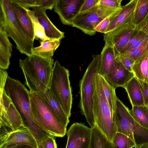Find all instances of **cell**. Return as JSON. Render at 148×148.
<instances>
[{
  "mask_svg": "<svg viewBox=\"0 0 148 148\" xmlns=\"http://www.w3.org/2000/svg\"><path fill=\"white\" fill-rule=\"evenodd\" d=\"M12 145H25L33 148H39L35 138L24 127L11 132L0 139V148Z\"/></svg>",
  "mask_w": 148,
  "mask_h": 148,
  "instance_id": "obj_15",
  "label": "cell"
},
{
  "mask_svg": "<svg viewBox=\"0 0 148 148\" xmlns=\"http://www.w3.org/2000/svg\"><path fill=\"white\" fill-rule=\"evenodd\" d=\"M135 148H148V143L143 144L139 146L136 147Z\"/></svg>",
  "mask_w": 148,
  "mask_h": 148,
  "instance_id": "obj_43",
  "label": "cell"
},
{
  "mask_svg": "<svg viewBox=\"0 0 148 148\" xmlns=\"http://www.w3.org/2000/svg\"><path fill=\"white\" fill-rule=\"evenodd\" d=\"M4 27H0V68L8 69L10 64L12 52V44Z\"/></svg>",
  "mask_w": 148,
  "mask_h": 148,
  "instance_id": "obj_19",
  "label": "cell"
},
{
  "mask_svg": "<svg viewBox=\"0 0 148 148\" xmlns=\"http://www.w3.org/2000/svg\"><path fill=\"white\" fill-rule=\"evenodd\" d=\"M4 89L20 114L25 127L35 138L40 148L42 141L49 135L41 129L34 118L31 110L29 90L19 80L9 76Z\"/></svg>",
  "mask_w": 148,
  "mask_h": 148,
  "instance_id": "obj_1",
  "label": "cell"
},
{
  "mask_svg": "<svg viewBox=\"0 0 148 148\" xmlns=\"http://www.w3.org/2000/svg\"><path fill=\"white\" fill-rule=\"evenodd\" d=\"M115 59L121 62L129 71H132V69L135 61L129 55L125 53H120L115 55Z\"/></svg>",
  "mask_w": 148,
  "mask_h": 148,
  "instance_id": "obj_33",
  "label": "cell"
},
{
  "mask_svg": "<svg viewBox=\"0 0 148 148\" xmlns=\"http://www.w3.org/2000/svg\"><path fill=\"white\" fill-rule=\"evenodd\" d=\"M54 64L52 58H45L33 54L19 60L25 83L30 92L42 94L49 89Z\"/></svg>",
  "mask_w": 148,
  "mask_h": 148,
  "instance_id": "obj_2",
  "label": "cell"
},
{
  "mask_svg": "<svg viewBox=\"0 0 148 148\" xmlns=\"http://www.w3.org/2000/svg\"><path fill=\"white\" fill-rule=\"evenodd\" d=\"M123 88L127 93L132 106H145L140 84L136 77L134 76Z\"/></svg>",
  "mask_w": 148,
  "mask_h": 148,
  "instance_id": "obj_22",
  "label": "cell"
},
{
  "mask_svg": "<svg viewBox=\"0 0 148 148\" xmlns=\"http://www.w3.org/2000/svg\"><path fill=\"white\" fill-rule=\"evenodd\" d=\"M133 119L143 127L148 129V109L145 106H134L130 110Z\"/></svg>",
  "mask_w": 148,
  "mask_h": 148,
  "instance_id": "obj_27",
  "label": "cell"
},
{
  "mask_svg": "<svg viewBox=\"0 0 148 148\" xmlns=\"http://www.w3.org/2000/svg\"><path fill=\"white\" fill-rule=\"evenodd\" d=\"M110 17H106L95 28V31L96 32L106 34L110 23Z\"/></svg>",
  "mask_w": 148,
  "mask_h": 148,
  "instance_id": "obj_35",
  "label": "cell"
},
{
  "mask_svg": "<svg viewBox=\"0 0 148 148\" xmlns=\"http://www.w3.org/2000/svg\"><path fill=\"white\" fill-rule=\"evenodd\" d=\"M100 55L98 73L104 77L108 73L115 62V53L112 46L105 43Z\"/></svg>",
  "mask_w": 148,
  "mask_h": 148,
  "instance_id": "obj_20",
  "label": "cell"
},
{
  "mask_svg": "<svg viewBox=\"0 0 148 148\" xmlns=\"http://www.w3.org/2000/svg\"><path fill=\"white\" fill-rule=\"evenodd\" d=\"M137 2V0H130L122 6L119 13L110 17V23L106 33L114 29H130L136 26L134 18Z\"/></svg>",
  "mask_w": 148,
  "mask_h": 148,
  "instance_id": "obj_12",
  "label": "cell"
},
{
  "mask_svg": "<svg viewBox=\"0 0 148 148\" xmlns=\"http://www.w3.org/2000/svg\"><path fill=\"white\" fill-rule=\"evenodd\" d=\"M61 43L60 40H50L40 42V45L33 47V54L45 58H52Z\"/></svg>",
  "mask_w": 148,
  "mask_h": 148,
  "instance_id": "obj_23",
  "label": "cell"
},
{
  "mask_svg": "<svg viewBox=\"0 0 148 148\" xmlns=\"http://www.w3.org/2000/svg\"><path fill=\"white\" fill-rule=\"evenodd\" d=\"M115 148H132L136 144L129 137L122 134L117 132L112 141Z\"/></svg>",
  "mask_w": 148,
  "mask_h": 148,
  "instance_id": "obj_31",
  "label": "cell"
},
{
  "mask_svg": "<svg viewBox=\"0 0 148 148\" xmlns=\"http://www.w3.org/2000/svg\"><path fill=\"white\" fill-rule=\"evenodd\" d=\"M55 137L48 136L42 142L40 148H57Z\"/></svg>",
  "mask_w": 148,
  "mask_h": 148,
  "instance_id": "obj_36",
  "label": "cell"
},
{
  "mask_svg": "<svg viewBox=\"0 0 148 148\" xmlns=\"http://www.w3.org/2000/svg\"><path fill=\"white\" fill-rule=\"evenodd\" d=\"M39 21L43 27L46 35L50 40H61L65 37L64 33L59 30L47 16L46 10L40 7L33 8Z\"/></svg>",
  "mask_w": 148,
  "mask_h": 148,
  "instance_id": "obj_18",
  "label": "cell"
},
{
  "mask_svg": "<svg viewBox=\"0 0 148 148\" xmlns=\"http://www.w3.org/2000/svg\"><path fill=\"white\" fill-rule=\"evenodd\" d=\"M31 110L34 118L41 129L55 137L66 135L67 127L56 117L42 95L37 92H29Z\"/></svg>",
  "mask_w": 148,
  "mask_h": 148,
  "instance_id": "obj_6",
  "label": "cell"
},
{
  "mask_svg": "<svg viewBox=\"0 0 148 148\" xmlns=\"http://www.w3.org/2000/svg\"><path fill=\"white\" fill-rule=\"evenodd\" d=\"M40 94L56 118L67 127L69 122V118L66 115L59 103L53 97L49 89L44 93Z\"/></svg>",
  "mask_w": 148,
  "mask_h": 148,
  "instance_id": "obj_21",
  "label": "cell"
},
{
  "mask_svg": "<svg viewBox=\"0 0 148 148\" xmlns=\"http://www.w3.org/2000/svg\"><path fill=\"white\" fill-rule=\"evenodd\" d=\"M122 0H100L99 3L111 8L118 9L122 7Z\"/></svg>",
  "mask_w": 148,
  "mask_h": 148,
  "instance_id": "obj_37",
  "label": "cell"
},
{
  "mask_svg": "<svg viewBox=\"0 0 148 148\" xmlns=\"http://www.w3.org/2000/svg\"><path fill=\"white\" fill-rule=\"evenodd\" d=\"M23 127L21 116L12 102L7 107L0 108V139Z\"/></svg>",
  "mask_w": 148,
  "mask_h": 148,
  "instance_id": "obj_10",
  "label": "cell"
},
{
  "mask_svg": "<svg viewBox=\"0 0 148 148\" xmlns=\"http://www.w3.org/2000/svg\"><path fill=\"white\" fill-rule=\"evenodd\" d=\"M133 72L129 71L119 61L116 60L108 73L103 77L115 88L123 87L134 77Z\"/></svg>",
  "mask_w": 148,
  "mask_h": 148,
  "instance_id": "obj_16",
  "label": "cell"
},
{
  "mask_svg": "<svg viewBox=\"0 0 148 148\" xmlns=\"http://www.w3.org/2000/svg\"><path fill=\"white\" fill-rule=\"evenodd\" d=\"M102 85L104 93L108 103L114 114L116 108L117 98L115 92V89L104 78L101 76Z\"/></svg>",
  "mask_w": 148,
  "mask_h": 148,
  "instance_id": "obj_28",
  "label": "cell"
},
{
  "mask_svg": "<svg viewBox=\"0 0 148 148\" xmlns=\"http://www.w3.org/2000/svg\"><path fill=\"white\" fill-rule=\"evenodd\" d=\"M114 118L117 132L129 137L135 143L136 147L148 143V129L135 121L128 108L118 97Z\"/></svg>",
  "mask_w": 148,
  "mask_h": 148,
  "instance_id": "obj_8",
  "label": "cell"
},
{
  "mask_svg": "<svg viewBox=\"0 0 148 148\" xmlns=\"http://www.w3.org/2000/svg\"><path fill=\"white\" fill-rule=\"evenodd\" d=\"M92 110L96 125L112 142L117 132L114 113L105 96L101 75L97 73L95 80Z\"/></svg>",
  "mask_w": 148,
  "mask_h": 148,
  "instance_id": "obj_3",
  "label": "cell"
},
{
  "mask_svg": "<svg viewBox=\"0 0 148 148\" xmlns=\"http://www.w3.org/2000/svg\"><path fill=\"white\" fill-rule=\"evenodd\" d=\"M132 71L138 79L148 83V54L135 62Z\"/></svg>",
  "mask_w": 148,
  "mask_h": 148,
  "instance_id": "obj_26",
  "label": "cell"
},
{
  "mask_svg": "<svg viewBox=\"0 0 148 148\" xmlns=\"http://www.w3.org/2000/svg\"><path fill=\"white\" fill-rule=\"evenodd\" d=\"M85 0H56L54 10L62 23L71 25L74 18L80 12Z\"/></svg>",
  "mask_w": 148,
  "mask_h": 148,
  "instance_id": "obj_13",
  "label": "cell"
},
{
  "mask_svg": "<svg viewBox=\"0 0 148 148\" xmlns=\"http://www.w3.org/2000/svg\"><path fill=\"white\" fill-rule=\"evenodd\" d=\"M138 79L140 84L145 105L146 106L148 102V83L144 81Z\"/></svg>",
  "mask_w": 148,
  "mask_h": 148,
  "instance_id": "obj_38",
  "label": "cell"
},
{
  "mask_svg": "<svg viewBox=\"0 0 148 148\" xmlns=\"http://www.w3.org/2000/svg\"><path fill=\"white\" fill-rule=\"evenodd\" d=\"M91 129L89 148H115L112 142L108 139L96 125Z\"/></svg>",
  "mask_w": 148,
  "mask_h": 148,
  "instance_id": "obj_24",
  "label": "cell"
},
{
  "mask_svg": "<svg viewBox=\"0 0 148 148\" xmlns=\"http://www.w3.org/2000/svg\"><path fill=\"white\" fill-rule=\"evenodd\" d=\"M92 57V60L79 83V107L81 114L85 116L91 128L96 125L92 110L93 97L95 79L100 62V55H93Z\"/></svg>",
  "mask_w": 148,
  "mask_h": 148,
  "instance_id": "obj_5",
  "label": "cell"
},
{
  "mask_svg": "<svg viewBox=\"0 0 148 148\" xmlns=\"http://www.w3.org/2000/svg\"><path fill=\"white\" fill-rule=\"evenodd\" d=\"M136 26L137 29L143 31L148 35V14L144 19Z\"/></svg>",
  "mask_w": 148,
  "mask_h": 148,
  "instance_id": "obj_41",
  "label": "cell"
},
{
  "mask_svg": "<svg viewBox=\"0 0 148 148\" xmlns=\"http://www.w3.org/2000/svg\"><path fill=\"white\" fill-rule=\"evenodd\" d=\"M12 9L18 24L26 34L33 41L34 34L32 20L26 9L15 2L10 0Z\"/></svg>",
  "mask_w": 148,
  "mask_h": 148,
  "instance_id": "obj_17",
  "label": "cell"
},
{
  "mask_svg": "<svg viewBox=\"0 0 148 148\" xmlns=\"http://www.w3.org/2000/svg\"><path fill=\"white\" fill-rule=\"evenodd\" d=\"M24 8L29 10L30 8L40 7L41 0H14Z\"/></svg>",
  "mask_w": 148,
  "mask_h": 148,
  "instance_id": "obj_34",
  "label": "cell"
},
{
  "mask_svg": "<svg viewBox=\"0 0 148 148\" xmlns=\"http://www.w3.org/2000/svg\"><path fill=\"white\" fill-rule=\"evenodd\" d=\"M136 27L113 30L104 34L103 40L113 47L115 55H118L121 53L126 46Z\"/></svg>",
  "mask_w": 148,
  "mask_h": 148,
  "instance_id": "obj_14",
  "label": "cell"
},
{
  "mask_svg": "<svg viewBox=\"0 0 148 148\" xmlns=\"http://www.w3.org/2000/svg\"><path fill=\"white\" fill-rule=\"evenodd\" d=\"M26 10L33 23L34 40H38L40 42L50 40L46 35L44 28L36 17L34 11L30 9Z\"/></svg>",
  "mask_w": 148,
  "mask_h": 148,
  "instance_id": "obj_29",
  "label": "cell"
},
{
  "mask_svg": "<svg viewBox=\"0 0 148 148\" xmlns=\"http://www.w3.org/2000/svg\"><path fill=\"white\" fill-rule=\"evenodd\" d=\"M122 9V7L111 8L99 3L90 9L79 13L73 21L71 26L80 29L86 34L94 35L96 32L95 28L102 21L118 13Z\"/></svg>",
  "mask_w": 148,
  "mask_h": 148,
  "instance_id": "obj_9",
  "label": "cell"
},
{
  "mask_svg": "<svg viewBox=\"0 0 148 148\" xmlns=\"http://www.w3.org/2000/svg\"><path fill=\"white\" fill-rule=\"evenodd\" d=\"M69 70L55 62L49 89L54 98L60 104L69 118L71 115L73 95Z\"/></svg>",
  "mask_w": 148,
  "mask_h": 148,
  "instance_id": "obj_7",
  "label": "cell"
},
{
  "mask_svg": "<svg viewBox=\"0 0 148 148\" xmlns=\"http://www.w3.org/2000/svg\"><path fill=\"white\" fill-rule=\"evenodd\" d=\"M0 27L5 29L8 37L15 42L22 54H33L34 42L25 33L18 22L13 12L10 0H0Z\"/></svg>",
  "mask_w": 148,
  "mask_h": 148,
  "instance_id": "obj_4",
  "label": "cell"
},
{
  "mask_svg": "<svg viewBox=\"0 0 148 148\" xmlns=\"http://www.w3.org/2000/svg\"><path fill=\"white\" fill-rule=\"evenodd\" d=\"M121 53H125L129 55L136 62L148 54V44Z\"/></svg>",
  "mask_w": 148,
  "mask_h": 148,
  "instance_id": "obj_32",
  "label": "cell"
},
{
  "mask_svg": "<svg viewBox=\"0 0 148 148\" xmlns=\"http://www.w3.org/2000/svg\"><path fill=\"white\" fill-rule=\"evenodd\" d=\"M146 106L147 107V108L148 109V102L147 104V105Z\"/></svg>",
  "mask_w": 148,
  "mask_h": 148,
  "instance_id": "obj_44",
  "label": "cell"
},
{
  "mask_svg": "<svg viewBox=\"0 0 148 148\" xmlns=\"http://www.w3.org/2000/svg\"><path fill=\"white\" fill-rule=\"evenodd\" d=\"M100 0H85L80 12L86 11L98 4ZM79 12V13H80Z\"/></svg>",
  "mask_w": 148,
  "mask_h": 148,
  "instance_id": "obj_39",
  "label": "cell"
},
{
  "mask_svg": "<svg viewBox=\"0 0 148 148\" xmlns=\"http://www.w3.org/2000/svg\"><path fill=\"white\" fill-rule=\"evenodd\" d=\"M56 0H41L40 7L46 10L54 8Z\"/></svg>",
  "mask_w": 148,
  "mask_h": 148,
  "instance_id": "obj_40",
  "label": "cell"
},
{
  "mask_svg": "<svg viewBox=\"0 0 148 148\" xmlns=\"http://www.w3.org/2000/svg\"><path fill=\"white\" fill-rule=\"evenodd\" d=\"M0 148H33L32 147L27 145H5Z\"/></svg>",
  "mask_w": 148,
  "mask_h": 148,
  "instance_id": "obj_42",
  "label": "cell"
},
{
  "mask_svg": "<svg viewBox=\"0 0 148 148\" xmlns=\"http://www.w3.org/2000/svg\"><path fill=\"white\" fill-rule=\"evenodd\" d=\"M148 14V0H137L134 15V22L137 25Z\"/></svg>",
  "mask_w": 148,
  "mask_h": 148,
  "instance_id": "obj_30",
  "label": "cell"
},
{
  "mask_svg": "<svg viewBox=\"0 0 148 148\" xmlns=\"http://www.w3.org/2000/svg\"><path fill=\"white\" fill-rule=\"evenodd\" d=\"M147 44L148 35L136 27L129 42L121 53L138 48Z\"/></svg>",
  "mask_w": 148,
  "mask_h": 148,
  "instance_id": "obj_25",
  "label": "cell"
},
{
  "mask_svg": "<svg viewBox=\"0 0 148 148\" xmlns=\"http://www.w3.org/2000/svg\"><path fill=\"white\" fill-rule=\"evenodd\" d=\"M66 133L67 140L65 148H89L91 129L84 123H73Z\"/></svg>",
  "mask_w": 148,
  "mask_h": 148,
  "instance_id": "obj_11",
  "label": "cell"
}]
</instances>
